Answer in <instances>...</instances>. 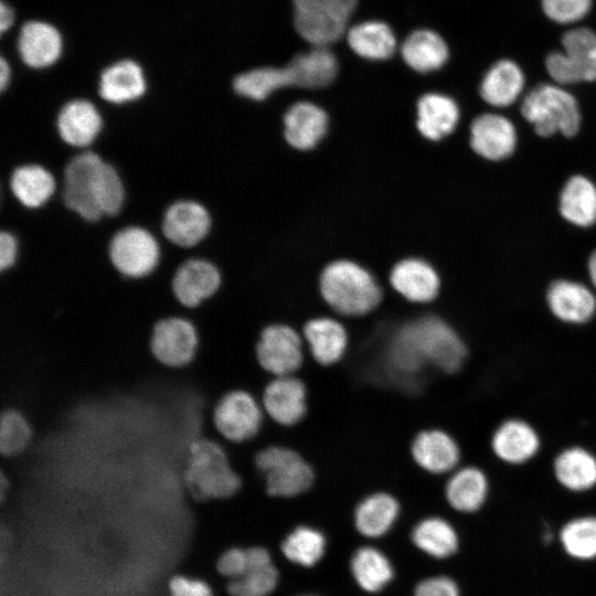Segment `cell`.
Returning a JSON list of instances; mask_svg holds the SVG:
<instances>
[{
	"instance_id": "obj_21",
	"label": "cell",
	"mask_w": 596,
	"mask_h": 596,
	"mask_svg": "<svg viewBox=\"0 0 596 596\" xmlns=\"http://www.w3.org/2000/svg\"><path fill=\"white\" fill-rule=\"evenodd\" d=\"M18 47L28 66L43 68L60 58L62 38L55 26L42 21H29L20 31Z\"/></svg>"
},
{
	"instance_id": "obj_20",
	"label": "cell",
	"mask_w": 596,
	"mask_h": 596,
	"mask_svg": "<svg viewBox=\"0 0 596 596\" xmlns=\"http://www.w3.org/2000/svg\"><path fill=\"white\" fill-rule=\"evenodd\" d=\"M551 312L561 321L582 324L596 312V297L584 285L570 280H556L546 294Z\"/></svg>"
},
{
	"instance_id": "obj_30",
	"label": "cell",
	"mask_w": 596,
	"mask_h": 596,
	"mask_svg": "<svg viewBox=\"0 0 596 596\" xmlns=\"http://www.w3.org/2000/svg\"><path fill=\"white\" fill-rule=\"evenodd\" d=\"M401 52L405 63L421 73L441 68L449 57V49L443 36L427 29L412 32Z\"/></svg>"
},
{
	"instance_id": "obj_9",
	"label": "cell",
	"mask_w": 596,
	"mask_h": 596,
	"mask_svg": "<svg viewBox=\"0 0 596 596\" xmlns=\"http://www.w3.org/2000/svg\"><path fill=\"white\" fill-rule=\"evenodd\" d=\"M299 35L315 46H327L344 32L356 0H292Z\"/></svg>"
},
{
	"instance_id": "obj_41",
	"label": "cell",
	"mask_w": 596,
	"mask_h": 596,
	"mask_svg": "<svg viewBox=\"0 0 596 596\" xmlns=\"http://www.w3.org/2000/svg\"><path fill=\"white\" fill-rule=\"evenodd\" d=\"M326 539L323 534L310 526H298L291 531L281 544L285 556L299 565L312 566L323 556Z\"/></svg>"
},
{
	"instance_id": "obj_40",
	"label": "cell",
	"mask_w": 596,
	"mask_h": 596,
	"mask_svg": "<svg viewBox=\"0 0 596 596\" xmlns=\"http://www.w3.org/2000/svg\"><path fill=\"white\" fill-rule=\"evenodd\" d=\"M292 85L288 67H262L238 75L234 91L247 98L263 100L273 92Z\"/></svg>"
},
{
	"instance_id": "obj_37",
	"label": "cell",
	"mask_w": 596,
	"mask_h": 596,
	"mask_svg": "<svg viewBox=\"0 0 596 596\" xmlns=\"http://www.w3.org/2000/svg\"><path fill=\"white\" fill-rule=\"evenodd\" d=\"M414 544L437 558L453 555L458 549V535L445 519L430 517L419 521L412 533Z\"/></svg>"
},
{
	"instance_id": "obj_17",
	"label": "cell",
	"mask_w": 596,
	"mask_h": 596,
	"mask_svg": "<svg viewBox=\"0 0 596 596\" xmlns=\"http://www.w3.org/2000/svg\"><path fill=\"white\" fill-rule=\"evenodd\" d=\"M161 227L163 235L171 243L181 247H191L207 235L211 217L202 204L182 200L167 209Z\"/></svg>"
},
{
	"instance_id": "obj_35",
	"label": "cell",
	"mask_w": 596,
	"mask_h": 596,
	"mask_svg": "<svg viewBox=\"0 0 596 596\" xmlns=\"http://www.w3.org/2000/svg\"><path fill=\"white\" fill-rule=\"evenodd\" d=\"M10 188L17 200L24 206H42L55 190L54 177L43 167L25 164L11 174Z\"/></svg>"
},
{
	"instance_id": "obj_34",
	"label": "cell",
	"mask_w": 596,
	"mask_h": 596,
	"mask_svg": "<svg viewBox=\"0 0 596 596\" xmlns=\"http://www.w3.org/2000/svg\"><path fill=\"white\" fill-rule=\"evenodd\" d=\"M398 512L400 504L393 496L386 492L372 493L355 508V528L365 536L379 538L392 528Z\"/></svg>"
},
{
	"instance_id": "obj_13",
	"label": "cell",
	"mask_w": 596,
	"mask_h": 596,
	"mask_svg": "<svg viewBox=\"0 0 596 596\" xmlns=\"http://www.w3.org/2000/svg\"><path fill=\"white\" fill-rule=\"evenodd\" d=\"M221 285L219 269L201 258L183 263L175 272L171 290L182 310H194L215 295Z\"/></svg>"
},
{
	"instance_id": "obj_43",
	"label": "cell",
	"mask_w": 596,
	"mask_h": 596,
	"mask_svg": "<svg viewBox=\"0 0 596 596\" xmlns=\"http://www.w3.org/2000/svg\"><path fill=\"white\" fill-rule=\"evenodd\" d=\"M594 0H540L543 15L560 25L575 24L592 11Z\"/></svg>"
},
{
	"instance_id": "obj_48",
	"label": "cell",
	"mask_w": 596,
	"mask_h": 596,
	"mask_svg": "<svg viewBox=\"0 0 596 596\" xmlns=\"http://www.w3.org/2000/svg\"><path fill=\"white\" fill-rule=\"evenodd\" d=\"M14 20V14L12 9L6 4L4 1H1L0 6V30L1 32H6L10 26L12 25Z\"/></svg>"
},
{
	"instance_id": "obj_50",
	"label": "cell",
	"mask_w": 596,
	"mask_h": 596,
	"mask_svg": "<svg viewBox=\"0 0 596 596\" xmlns=\"http://www.w3.org/2000/svg\"><path fill=\"white\" fill-rule=\"evenodd\" d=\"M588 274L593 285L596 287V251L590 255L588 259Z\"/></svg>"
},
{
	"instance_id": "obj_32",
	"label": "cell",
	"mask_w": 596,
	"mask_h": 596,
	"mask_svg": "<svg viewBox=\"0 0 596 596\" xmlns=\"http://www.w3.org/2000/svg\"><path fill=\"white\" fill-rule=\"evenodd\" d=\"M305 339L315 360L331 365L342 359L348 345V336L341 323L330 318L308 321L304 328Z\"/></svg>"
},
{
	"instance_id": "obj_22",
	"label": "cell",
	"mask_w": 596,
	"mask_h": 596,
	"mask_svg": "<svg viewBox=\"0 0 596 596\" xmlns=\"http://www.w3.org/2000/svg\"><path fill=\"white\" fill-rule=\"evenodd\" d=\"M102 125L98 110L85 99H74L65 104L56 120L60 137L73 147L91 145L98 136Z\"/></svg>"
},
{
	"instance_id": "obj_23",
	"label": "cell",
	"mask_w": 596,
	"mask_h": 596,
	"mask_svg": "<svg viewBox=\"0 0 596 596\" xmlns=\"http://www.w3.org/2000/svg\"><path fill=\"white\" fill-rule=\"evenodd\" d=\"M556 481L571 492H586L596 487V455L582 446L560 451L553 461Z\"/></svg>"
},
{
	"instance_id": "obj_28",
	"label": "cell",
	"mask_w": 596,
	"mask_h": 596,
	"mask_svg": "<svg viewBox=\"0 0 596 596\" xmlns=\"http://www.w3.org/2000/svg\"><path fill=\"white\" fill-rule=\"evenodd\" d=\"M146 92L141 67L134 61H120L100 75L99 94L111 104H125L140 98Z\"/></svg>"
},
{
	"instance_id": "obj_31",
	"label": "cell",
	"mask_w": 596,
	"mask_h": 596,
	"mask_svg": "<svg viewBox=\"0 0 596 596\" xmlns=\"http://www.w3.org/2000/svg\"><path fill=\"white\" fill-rule=\"evenodd\" d=\"M246 550L248 567L243 575L230 582L228 593L232 596H267L278 582V573L272 564L270 555L260 546Z\"/></svg>"
},
{
	"instance_id": "obj_39",
	"label": "cell",
	"mask_w": 596,
	"mask_h": 596,
	"mask_svg": "<svg viewBox=\"0 0 596 596\" xmlns=\"http://www.w3.org/2000/svg\"><path fill=\"white\" fill-rule=\"evenodd\" d=\"M33 437V426L23 412L12 407L0 409V458L22 455Z\"/></svg>"
},
{
	"instance_id": "obj_36",
	"label": "cell",
	"mask_w": 596,
	"mask_h": 596,
	"mask_svg": "<svg viewBox=\"0 0 596 596\" xmlns=\"http://www.w3.org/2000/svg\"><path fill=\"white\" fill-rule=\"evenodd\" d=\"M350 47L361 57L386 60L396 47L391 28L380 21H366L352 26L348 32Z\"/></svg>"
},
{
	"instance_id": "obj_11",
	"label": "cell",
	"mask_w": 596,
	"mask_h": 596,
	"mask_svg": "<svg viewBox=\"0 0 596 596\" xmlns=\"http://www.w3.org/2000/svg\"><path fill=\"white\" fill-rule=\"evenodd\" d=\"M109 258L123 275L140 278L158 265L160 251L155 236L146 228L129 226L118 231L109 243Z\"/></svg>"
},
{
	"instance_id": "obj_19",
	"label": "cell",
	"mask_w": 596,
	"mask_h": 596,
	"mask_svg": "<svg viewBox=\"0 0 596 596\" xmlns=\"http://www.w3.org/2000/svg\"><path fill=\"white\" fill-rule=\"evenodd\" d=\"M411 453L422 469L435 475L454 471L460 460V448L454 437L435 428L419 432Z\"/></svg>"
},
{
	"instance_id": "obj_5",
	"label": "cell",
	"mask_w": 596,
	"mask_h": 596,
	"mask_svg": "<svg viewBox=\"0 0 596 596\" xmlns=\"http://www.w3.org/2000/svg\"><path fill=\"white\" fill-rule=\"evenodd\" d=\"M560 45L543 60L552 82L561 86L596 82V31L586 25L571 28L561 35Z\"/></svg>"
},
{
	"instance_id": "obj_29",
	"label": "cell",
	"mask_w": 596,
	"mask_h": 596,
	"mask_svg": "<svg viewBox=\"0 0 596 596\" xmlns=\"http://www.w3.org/2000/svg\"><path fill=\"white\" fill-rule=\"evenodd\" d=\"M292 85L305 88H320L329 85L338 72L334 54L326 46L299 53L287 65Z\"/></svg>"
},
{
	"instance_id": "obj_4",
	"label": "cell",
	"mask_w": 596,
	"mask_h": 596,
	"mask_svg": "<svg viewBox=\"0 0 596 596\" xmlns=\"http://www.w3.org/2000/svg\"><path fill=\"white\" fill-rule=\"evenodd\" d=\"M324 300L339 313L361 316L373 310L381 290L373 277L359 265L339 260L328 265L320 277Z\"/></svg>"
},
{
	"instance_id": "obj_49",
	"label": "cell",
	"mask_w": 596,
	"mask_h": 596,
	"mask_svg": "<svg viewBox=\"0 0 596 596\" xmlns=\"http://www.w3.org/2000/svg\"><path fill=\"white\" fill-rule=\"evenodd\" d=\"M11 70L8 62L2 57L0 62V88L4 91L9 85Z\"/></svg>"
},
{
	"instance_id": "obj_16",
	"label": "cell",
	"mask_w": 596,
	"mask_h": 596,
	"mask_svg": "<svg viewBox=\"0 0 596 596\" xmlns=\"http://www.w3.org/2000/svg\"><path fill=\"white\" fill-rule=\"evenodd\" d=\"M517 145V130L507 117L485 113L470 126V146L476 153L488 160H502L512 155Z\"/></svg>"
},
{
	"instance_id": "obj_42",
	"label": "cell",
	"mask_w": 596,
	"mask_h": 596,
	"mask_svg": "<svg viewBox=\"0 0 596 596\" xmlns=\"http://www.w3.org/2000/svg\"><path fill=\"white\" fill-rule=\"evenodd\" d=\"M560 541L574 558L596 557V517L585 515L570 520L561 529Z\"/></svg>"
},
{
	"instance_id": "obj_26",
	"label": "cell",
	"mask_w": 596,
	"mask_h": 596,
	"mask_svg": "<svg viewBox=\"0 0 596 596\" xmlns=\"http://www.w3.org/2000/svg\"><path fill=\"white\" fill-rule=\"evenodd\" d=\"M391 284L403 297L415 302L433 300L439 290V278L427 263L405 259L395 265Z\"/></svg>"
},
{
	"instance_id": "obj_6",
	"label": "cell",
	"mask_w": 596,
	"mask_h": 596,
	"mask_svg": "<svg viewBox=\"0 0 596 596\" xmlns=\"http://www.w3.org/2000/svg\"><path fill=\"white\" fill-rule=\"evenodd\" d=\"M107 162L93 151L70 160L64 170L63 202L86 221H97L104 214L102 195Z\"/></svg>"
},
{
	"instance_id": "obj_7",
	"label": "cell",
	"mask_w": 596,
	"mask_h": 596,
	"mask_svg": "<svg viewBox=\"0 0 596 596\" xmlns=\"http://www.w3.org/2000/svg\"><path fill=\"white\" fill-rule=\"evenodd\" d=\"M211 423L217 439L240 445L253 440L263 425V406L246 389H233L215 402Z\"/></svg>"
},
{
	"instance_id": "obj_25",
	"label": "cell",
	"mask_w": 596,
	"mask_h": 596,
	"mask_svg": "<svg viewBox=\"0 0 596 596\" xmlns=\"http://www.w3.org/2000/svg\"><path fill=\"white\" fill-rule=\"evenodd\" d=\"M286 140L295 148L310 149L324 136L328 116L311 103L292 105L284 117Z\"/></svg>"
},
{
	"instance_id": "obj_24",
	"label": "cell",
	"mask_w": 596,
	"mask_h": 596,
	"mask_svg": "<svg viewBox=\"0 0 596 596\" xmlns=\"http://www.w3.org/2000/svg\"><path fill=\"white\" fill-rule=\"evenodd\" d=\"M490 483L486 472L479 467L467 466L454 470L446 482L445 497L456 511L471 513L487 501Z\"/></svg>"
},
{
	"instance_id": "obj_3",
	"label": "cell",
	"mask_w": 596,
	"mask_h": 596,
	"mask_svg": "<svg viewBox=\"0 0 596 596\" xmlns=\"http://www.w3.org/2000/svg\"><path fill=\"white\" fill-rule=\"evenodd\" d=\"M520 111L542 137L562 134L574 137L582 116L575 96L555 83H539L523 97Z\"/></svg>"
},
{
	"instance_id": "obj_12",
	"label": "cell",
	"mask_w": 596,
	"mask_h": 596,
	"mask_svg": "<svg viewBox=\"0 0 596 596\" xmlns=\"http://www.w3.org/2000/svg\"><path fill=\"white\" fill-rule=\"evenodd\" d=\"M255 358L259 366L272 375H292L304 360L301 339L288 326H268L256 342Z\"/></svg>"
},
{
	"instance_id": "obj_8",
	"label": "cell",
	"mask_w": 596,
	"mask_h": 596,
	"mask_svg": "<svg viewBox=\"0 0 596 596\" xmlns=\"http://www.w3.org/2000/svg\"><path fill=\"white\" fill-rule=\"evenodd\" d=\"M255 468L264 477L272 497L291 498L306 492L313 483L311 466L294 449L269 446L254 457Z\"/></svg>"
},
{
	"instance_id": "obj_33",
	"label": "cell",
	"mask_w": 596,
	"mask_h": 596,
	"mask_svg": "<svg viewBox=\"0 0 596 596\" xmlns=\"http://www.w3.org/2000/svg\"><path fill=\"white\" fill-rule=\"evenodd\" d=\"M560 212L570 223L588 227L596 222V187L583 175L572 177L560 195Z\"/></svg>"
},
{
	"instance_id": "obj_1",
	"label": "cell",
	"mask_w": 596,
	"mask_h": 596,
	"mask_svg": "<svg viewBox=\"0 0 596 596\" xmlns=\"http://www.w3.org/2000/svg\"><path fill=\"white\" fill-rule=\"evenodd\" d=\"M467 353L465 342L447 322L428 316L396 331L387 348L386 364L393 379L414 385L428 365L448 374L459 371Z\"/></svg>"
},
{
	"instance_id": "obj_46",
	"label": "cell",
	"mask_w": 596,
	"mask_h": 596,
	"mask_svg": "<svg viewBox=\"0 0 596 596\" xmlns=\"http://www.w3.org/2000/svg\"><path fill=\"white\" fill-rule=\"evenodd\" d=\"M169 586L171 596H212L207 584L199 579L175 576L170 581Z\"/></svg>"
},
{
	"instance_id": "obj_15",
	"label": "cell",
	"mask_w": 596,
	"mask_h": 596,
	"mask_svg": "<svg viewBox=\"0 0 596 596\" xmlns=\"http://www.w3.org/2000/svg\"><path fill=\"white\" fill-rule=\"evenodd\" d=\"M307 390L292 375L276 376L264 389L262 406L265 413L283 426L299 423L307 412Z\"/></svg>"
},
{
	"instance_id": "obj_10",
	"label": "cell",
	"mask_w": 596,
	"mask_h": 596,
	"mask_svg": "<svg viewBox=\"0 0 596 596\" xmlns=\"http://www.w3.org/2000/svg\"><path fill=\"white\" fill-rule=\"evenodd\" d=\"M199 347V329L188 316H166L151 328L149 350L152 358L164 368L188 366L195 359Z\"/></svg>"
},
{
	"instance_id": "obj_18",
	"label": "cell",
	"mask_w": 596,
	"mask_h": 596,
	"mask_svg": "<svg viewBox=\"0 0 596 596\" xmlns=\"http://www.w3.org/2000/svg\"><path fill=\"white\" fill-rule=\"evenodd\" d=\"M525 75L521 65L509 57L494 61L485 72L480 85L481 99L493 107H508L522 94Z\"/></svg>"
},
{
	"instance_id": "obj_44",
	"label": "cell",
	"mask_w": 596,
	"mask_h": 596,
	"mask_svg": "<svg viewBox=\"0 0 596 596\" xmlns=\"http://www.w3.org/2000/svg\"><path fill=\"white\" fill-rule=\"evenodd\" d=\"M219 572L227 577L236 578L243 575L248 567L247 550L232 547L226 550L217 561Z\"/></svg>"
},
{
	"instance_id": "obj_38",
	"label": "cell",
	"mask_w": 596,
	"mask_h": 596,
	"mask_svg": "<svg viewBox=\"0 0 596 596\" xmlns=\"http://www.w3.org/2000/svg\"><path fill=\"white\" fill-rule=\"evenodd\" d=\"M351 568L356 583L366 592L384 588L393 577L391 563L379 550L364 546L355 551Z\"/></svg>"
},
{
	"instance_id": "obj_45",
	"label": "cell",
	"mask_w": 596,
	"mask_h": 596,
	"mask_svg": "<svg viewBox=\"0 0 596 596\" xmlns=\"http://www.w3.org/2000/svg\"><path fill=\"white\" fill-rule=\"evenodd\" d=\"M414 596H459L456 583L446 576H436L422 581Z\"/></svg>"
},
{
	"instance_id": "obj_2",
	"label": "cell",
	"mask_w": 596,
	"mask_h": 596,
	"mask_svg": "<svg viewBox=\"0 0 596 596\" xmlns=\"http://www.w3.org/2000/svg\"><path fill=\"white\" fill-rule=\"evenodd\" d=\"M182 483L192 501L205 502L235 496L243 487V478L222 440L199 437L187 448Z\"/></svg>"
},
{
	"instance_id": "obj_14",
	"label": "cell",
	"mask_w": 596,
	"mask_h": 596,
	"mask_svg": "<svg viewBox=\"0 0 596 596\" xmlns=\"http://www.w3.org/2000/svg\"><path fill=\"white\" fill-rule=\"evenodd\" d=\"M490 446L493 455L504 464L519 466L533 459L541 448L538 430L526 421L509 418L492 433Z\"/></svg>"
},
{
	"instance_id": "obj_27",
	"label": "cell",
	"mask_w": 596,
	"mask_h": 596,
	"mask_svg": "<svg viewBox=\"0 0 596 596\" xmlns=\"http://www.w3.org/2000/svg\"><path fill=\"white\" fill-rule=\"evenodd\" d=\"M459 107L449 96L429 93L417 103V127L430 140L451 134L459 121Z\"/></svg>"
},
{
	"instance_id": "obj_47",
	"label": "cell",
	"mask_w": 596,
	"mask_h": 596,
	"mask_svg": "<svg viewBox=\"0 0 596 596\" xmlns=\"http://www.w3.org/2000/svg\"><path fill=\"white\" fill-rule=\"evenodd\" d=\"M18 243L15 237L7 231L0 233V269H9L17 259Z\"/></svg>"
}]
</instances>
